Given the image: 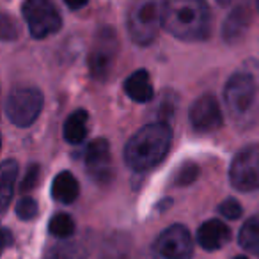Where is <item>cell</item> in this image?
I'll return each instance as SVG.
<instances>
[{"label":"cell","mask_w":259,"mask_h":259,"mask_svg":"<svg viewBox=\"0 0 259 259\" xmlns=\"http://www.w3.org/2000/svg\"><path fill=\"white\" fill-rule=\"evenodd\" d=\"M69 9H82L89 0H64Z\"/></svg>","instance_id":"26"},{"label":"cell","mask_w":259,"mask_h":259,"mask_svg":"<svg viewBox=\"0 0 259 259\" xmlns=\"http://www.w3.org/2000/svg\"><path fill=\"white\" fill-rule=\"evenodd\" d=\"M231 183L241 192L259 188V146H247L234 156L229 170Z\"/></svg>","instance_id":"6"},{"label":"cell","mask_w":259,"mask_h":259,"mask_svg":"<svg viewBox=\"0 0 259 259\" xmlns=\"http://www.w3.org/2000/svg\"><path fill=\"white\" fill-rule=\"evenodd\" d=\"M39 178H41V169L37 163H32V165L27 169V174L25 178H23L22 181V192H27V190H32V188L37 187V183H39Z\"/></svg>","instance_id":"24"},{"label":"cell","mask_w":259,"mask_h":259,"mask_svg":"<svg viewBox=\"0 0 259 259\" xmlns=\"http://www.w3.org/2000/svg\"><path fill=\"white\" fill-rule=\"evenodd\" d=\"M163 8L160 0H137L128 13V32L137 45H149L163 27Z\"/></svg>","instance_id":"3"},{"label":"cell","mask_w":259,"mask_h":259,"mask_svg":"<svg viewBox=\"0 0 259 259\" xmlns=\"http://www.w3.org/2000/svg\"><path fill=\"white\" fill-rule=\"evenodd\" d=\"M85 167L89 176L96 183H108L112 180L114 170H112L110 146L105 139L89 142L85 149Z\"/></svg>","instance_id":"10"},{"label":"cell","mask_w":259,"mask_h":259,"mask_svg":"<svg viewBox=\"0 0 259 259\" xmlns=\"http://www.w3.org/2000/svg\"><path fill=\"white\" fill-rule=\"evenodd\" d=\"M234 259H247L245 255H238V257H234Z\"/></svg>","instance_id":"29"},{"label":"cell","mask_w":259,"mask_h":259,"mask_svg":"<svg viewBox=\"0 0 259 259\" xmlns=\"http://www.w3.org/2000/svg\"><path fill=\"white\" fill-rule=\"evenodd\" d=\"M124 91L137 103L151 101L153 96H155L151 80H149V75L146 69H137L135 73H132L124 82Z\"/></svg>","instance_id":"14"},{"label":"cell","mask_w":259,"mask_h":259,"mask_svg":"<svg viewBox=\"0 0 259 259\" xmlns=\"http://www.w3.org/2000/svg\"><path fill=\"white\" fill-rule=\"evenodd\" d=\"M80 194V187L76 178L68 170H62L55 176L54 183H52V195L55 201L62 202V204H71L76 201Z\"/></svg>","instance_id":"15"},{"label":"cell","mask_w":259,"mask_h":259,"mask_svg":"<svg viewBox=\"0 0 259 259\" xmlns=\"http://www.w3.org/2000/svg\"><path fill=\"white\" fill-rule=\"evenodd\" d=\"M87 245L80 240H62L52 245L47 252V259H85Z\"/></svg>","instance_id":"16"},{"label":"cell","mask_w":259,"mask_h":259,"mask_svg":"<svg viewBox=\"0 0 259 259\" xmlns=\"http://www.w3.org/2000/svg\"><path fill=\"white\" fill-rule=\"evenodd\" d=\"M87 121L89 115L85 110H76L64 122V139L71 144H80L87 137Z\"/></svg>","instance_id":"18"},{"label":"cell","mask_w":259,"mask_h":259,"mask_svg":"<svg viewBox=\"0 0 259 259\" xmlns=\"http://www.w3.org/2000/svg\"><path fill=\"white\" fill-rule=\"evenodd\" d=\"M250 20H252V11L247 2L238 4L229 13V16L226 18V23H224L222 34L226 43H236V41H240L247 34L248 27H250Z\"/></svg>","instance_id":"12"},{"label":"cell","mask_w":259,"mask_h":259,"mask_svg":"<svg viewBox=\"0 0 259 259\" xmlns=\"http://www.w3.org/2000/svg\"><path fill=\"white\" fill-rule=\"evenodd\" d=\"M255 8H257V11H259V0H255Z\"/></svg>","instance_id":"30"},{"label":"cell","mask_w":259,"mask_h":259,"mask_svg":"<svg viewBox=\"0 0 259 259\" xmlns=\"http://www.w3.org/2000/svg\"><path fill=\"white\" fill-rule=\"evenodd\" d=\"M238 241L247 252L259 255V215L252 217L243 224Z\"/></svg>","instance_id":"19"},{"label":"cell","mask_w":259,"mask_h":259,"mask_svg":"<svg viewBox=\"0 0 259 259\" xmlns=\"http://www.w3.org/2000/svg\"><path fill=\"white\" fill-rule=\"evenodd\" d=\"M16 174H18V165L15 160H6L0 165V204H2V211H6L9 202H11Z\"/></svg>","instance_id":"17"},{"label":"cell","mask_w":259,"mask_h":259,"mask_svg":"<svg viewBox=\"0 0 259 259\" xmlns=\"http://www.w3.org/2000/svg\"><path fill=\"white\" fill-rule=\"evenodd\" d=\"M16 215L22 220H32L37 215V202L32 197H23L16 204Z\"/></svg>","instance_id":"22"},{"label":"cell","mask_w":259,"mask_h":259,"mask_svg":"<svg viewBox=\"0 0 259 259\" xmlns=\"http://www.w3.org/2000/svg\"><path fill=\"white\" fill-rule=\"evenodd\" d=\"M15 37H18V25H16L15 18L4 13L2 15V39L13 41Z\"/></svg>","instance_id":"25"},{"label":"cell","mask_w":259,"mask_h":259,"mask_svg":"<svg viewBox=\"0 0 259 259\" xmlns=\"http://www.w3.org/2000/svg\"><path fill=\"white\" fill-rule=\"evenodd\" d=\"M22 13L30 36L36 39L48 37L61 29V15L52 0H25Z\"/></svg>","instance_id":"5"},{"label":"cell","mask_w":259,"mask_h":259,"mask_svg":"<svg viewBox=\"0 0 259 259\" xmlns=\"http://www.w3.org/2000/svg\"><path fill=\"white\" fill-rule=\"evenodd\" d=\"M4 236H6V247H9V243H11V234H9L8 229L4 231Z\"/></svg>","instance_id":"27"},{"label":"cell","mask_w":259,"mask_h":259,"mask_svg":"<svg viewBox=\"0 0 259 259\" xmlns=\"http://www.w3.org/2000/svg\"><path fill=\"white\" fill-rule=\"evenodd\" d=\"M257 80L250 71H238L226 83V103L234 115H243L254 103Z\"/></svg>","instance_id":"7"},{"label":"cell","mask_w":259,"mask_h":259,"mask_svg":"<svg viewBox=\"0 0 259 259\" xmlns=\"http://www.w3.org/2000/svg\"><path fill=\"white\" fill-rule=\"evenodd\" d=\"M48 229H50V233L54 234V236L61 238V240H68V238H71L73 233H75V222H73L71 217L66 215V213H57V215L50 220Z\"/></svg>","instance_id":"20"},{"label":"cell","mask_w":259,"mask_h":259,"mask_svg":"<svg viewBox=\"0 0 259 259\" xmlns=\"http://www.w3.org/2000/svg\"><path fill=\"white\" fill-rule=\"evenodd\" d=\"M115 54H117V37H115V32L110 27H103L98 32L89 54V68L94 78H107L112 64H114Z\"/></svg>","instance_id":"9"},{"label":"cell","mask_w":259,"mask_h":259,"mask_svg":"<svg viewBox=\"0 0 259 259\" xmlns=\"http://www.w3.org/2000/svg\"><path fill=\"white\" fill-rule=\"evenodd\" d=\"M190 122L197 132L209 134L222 126V110L215 96H202L192 105Z\"/></svg>","instance_id":"11"},{"label":"cell","mask_w":259,"mask_h":259,"mask_svg":"<svg viewBox=\"0 0 259 259\" xmlns=\"http://www.w3.org/2000/svg\"><path fill=\"white\" fill-rule=\"evenodd\" d=\"M231 231L220 220H206L197 231V241L204 250H219L229 241Z\"/></svg>","instance_id":"13"},{"label":"cell","mask_w":259,"mask_h":259,"mask_svg":"<svg viewBox=\"0 0 259 259\" xmlns=\"http://www.w3.org/2000/svg\"><path fill=\"white\" fill-rule=\"evenodd\" d=\"M43 108V94L36 87L18 85L9 93L6 101V114L13 124L20 128L30 126Z\"/></svg>","instance_id":"4"},{"label":"cell","mask_w":259,"mask_h":259,"mask_svg":"<svg viewBox=\"0 0 259 259\" xmlns=\"http://www.w3.org/2000/svg\"><path fill=\"white\" fill-rule=\"evenodd\" d=\"M219 211L222 213L226 219L236 220V219H240V217H241L243 208H241V204L236 201V199H227V201H224L222 204L219 206Z\"/></svg>","instance_id":"23"},{"label":"cell","mask_w":259,"mask_h":259,"mask_svg":"<svg viewBox=\"0 0 259 259\" xmlns=\"http://www.w3.org/2000/svg\"><path fill=\"white\" fill-rule=\"evenodd\" d=\"M199 176V167L194 162H187L178 169L176 176H174V183L178 187H185V185H192Z\"/></svg>","instance_id":"21"},{"label":"cell","mask_w":259,"mask_h":259,"mask_svg":"<svg viewBox=\"0 0 259 259\" xmlns=\"http://www.w3.org/2000/svg\"><path fill=\"white\" fill-rule=\"evenodd\" d=\"M163 27L185 41H202L209 36L211 16L204 0H169L163 8Z\"/></svg>","instance_id":"1"},{"label":"cell","mask_w":259,"mask_h":259,"mask_svg":"<svg viewBox=\"0 0 259 259\" xmlns=\"http://www.w3.org/2000/svg\"><path fill=\"white\" fill-rule=\"evenodd\" d=\"M172 142V130L165 122L141 128L124 148V160L134 170H148L165 158Z\"/></svg>","instance_id":"2"},{"label":"cell","mask_w":259,"mask_h":259,"mask_svg":"<svg viewBox=\"0 0 259 259\" xmlns=\"http://www.w3.org/2000/svg\"><path fill=\"white\" fill-rule=\"evenodd\" d=\"M192 252H194V243L190 233L181 224L170 226L155 241L156 259H190Z\"/></svg>","instance_id":"8"},{"label":"cell","mask_w":259,"mask_h":259,"mask_svg":"<svg viewBox=\"0 0 259 259\" xmlns=\"http://www.w3.org/2000/svg\"><path fill=\"white\" fill-rule=\"evenodd\" d=\"M217 2H219L220 6H224V8H226L227 4H231V0H217Z\"/></svg>","instance_id":"28"}]
</instances>
